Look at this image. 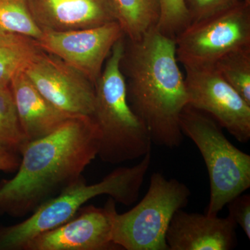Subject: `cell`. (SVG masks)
Wrapping results in <instances>:
<instances>
[{
	"label": "cell",
	"mask_w": 250,
	"mask_h": 250,
	"mask_svg": "<svg viewBox=\"0 0 250 250\" xmlns=\"http://www.w3.org/2000/svg\"><path fill=\"white\" fill-rule=\"evenodd\" d=\"M101 133L93 117H74L28 143L18 172L0 182V215L23 217L82 177L98 156Z\"/></svg>",
	"instance_id": "1"
},
{
	"label": "cell",
	"mask_w": 250,
	"mask_h": 250,
	"mask_svg": "<svg viewBox=\"0 0 250 250\" xmlns=\"http://www.w3.org/2000/svg\"><path fill=\"white\" fill-rule=\"evenodd\" d=\"M128 41L121 62L128 103L152 144L178 147L184 139L179 119L188 98L175 41L156 27L139 40Z\"/></svg>",
	"instance_id": "2"
},
{
	"label": "cell",
	"mask_w": 250,
	"mask_h": 250,
	"mask_svg": "<svg viewBox=\"0 0 250 250\" xmlns=\"http://www.w3.org/2000/svg\"><path fill=\"white\" fill-rule=\"evenodd\" d=\"M151 161L150 152L136 165L118 167L91 185L81 177L39 206L27 220L0 227V250H24L35 237L71 220L85 203L99 195H108L122 205H132L139 198Z\"/></svg>",
	"instance_id": "3"
},
{
	"label": "cell",
	"mask_w": 250,
	"mask_h": 250,
	"mask_svg": "<svg viewBox=\"0 0 250 250\" xmlns=\"http://www.w3.org/2000/svg\"><path fill=\"white\" fill-rule=\"evenodd\" d=\"M125 45L123 38L115 44L95 85L93 118L101 133L98 156L110 164L136 160L152 150L149 132L128 103L121 68Z\"/></svg>",
	"instance_id": "4"
},
{
	"label": "cell",
	"mask_w": 250,
	"mask_h": 250,
	"mask_svg": "<svg viewBox=\"0 0 250 250\" xmlns=\"http://www.w3.org/2000/svg\"><path fill=\"white\" fill-rule=\"evenodd\" d=\"M179 125L205 161L210 184L206 213L216 215L234 197L250 187V156L229 141L223 128L205 112L186 106Z\"/></svg>",
	"instance_id": "5"
},
{
	"label": "cell",
	"mask_w": 250,
	"mask_h": 250,
	"mask_svg": "<svg viewBox=\"0 0 250 250\" xmlns=\"http://www.w3.org/2000/svg\"><path fill=\"white\" fill-rule=\"evenodd\" d=\"M190 195L185 184L154 172L143 200L129 211L117 213L113 243L126 250H169V225L174 213L187 207Z\"/></svg>",
	"instance_id": "6"
},
{
	"label": "cell",
	"mask_w": 250,
	"mask_h": 250,
	"mask_svg": "<svg viewBox=\"0 0 250 250\" xmlns=\"http://www.w3.org/2000/svg\"><path fill=\"white\" fill-rule=\"evenodd\" d=\"M174 41L177 61L184 67L215 65L226 54L250 46V4L241 1L190 23Z\"/></svg>",
	"instance_id": "7"
},
{
	"label": "cell",
	"mask_w": 250,
	"mask_h": 250,
	"mask_svg": "<svg viewBox=\"0 0 250 250\" xmlns=\"http://www.w3.org/2000/svg\"><path fill=\"white\" fill-rule=\"evenodd\" d=\"M184 68L188 106L209 115L238 142H249L250 104L215 65Z\"/></svg>",
	"instance_id": "8"
},
{
	"label": "cell",
	"mask_w": 250,
	"mask_h": 250,
	"mask_svg": "<svg viewBox=\"0 0 250 250\" xmlns=\"http://www.w3.org/2000/svg\"><path fill=\"white\" fill-rule=\"evenodd\" d=\"M116 21L70 31H42L38 45L84 75L94 85L115 44L124 37Z\"/></svg>",
	"instance_id": "9"
},
{
	"label": "cell",
	"mask_w": 250,
	"mask_h": 250,
	"mask_svg": "<svg viewBox=\"0 0 250 250\" xmlns=\"http://www.w3.org/2000/svg\"><path fill=\"white\" fill-rule=\"evenodd\" d=\"M42 96L67 116L93 117L95 85L62 59L44 51L24 70Z\"/></svg>",
	"instance_id": "10"
},
{
	"label": "cell",
	"mask_w": 250,
	"mask_h": 250,
	"mask_svg": "<svg viewBox=\"0 0 250 250\" xmlns=\"http://www.w3.org/2000/svg\"><path fill=\"white\" fill-rule=\"evenodd\" d=\"M109 197L103 208L82 207L71 220L39 234L24 250H105L118 247L113 243V225L118 212Z\"/></svg>",
	"instance_id": "11"
},
{
	"label": "cell",
	"mask_w": 250,
	"mask_h": 250,
	"mask_svg": "<svg viewBox=\"0 0 250 250\" xmlns=\"http://www.w3.org/2000/svg\"><path fill=\"white\" fill-rule=\"evenodd\" d=\"M236 224L229 217L177 210L166 233L169 250H230L237 246Z\"/></svg>",
	"instance_id": "12"
},
{
	"label": "cell",
	"mask_w": 250,
	"mask_h": 250,
	"mask_svg": "<svg viewBox=\"0 0 250 250\" xmlns=\"http://www.w3.org/2000/svg\"><path fill=\"white\" fill-rule=\"evenodd\" d=\"M42 31H70L116 21L111 0H29Z\"/></svg>",
	"instance_id": "13"
},
{
	"label": "cell",
	"mask_w": 250,
	"mask_h": 250,
	"mask_svg": "<svg viewBox=\"0 0 250 250\" xmlns=\"http://www.w3.org/2000/svg\"><path fill=\"white\" fill-rule=\"evenodd\" d=\"M10 88L21 127L29 143L51 134L72 118L46 100L24 70L15 75Z\"/></svg>",
	"instance_id": "14"
},
{
	"label": "cell",
	"mask_w": 250,
	"mask_h": 250,
	"mask_svg": "<svg viewBox=\"0 0 250 250\" xmlns=\"http://www.w3.org/2000/svg\"><path fill=\"white\" fill-rule=\"evenodd\" d=\"M116 22L130 41L141 39L157 27L161 15L159 0H111Z\"/></svg>",
	"instance_id": "15"
},
{
	"label": "cell",
	"mask_w": 250,
	"mask_h": 250,
	"mask_svg": "<svg viewBox=\"0 0 250 250\" xmlns=\"http://www.w3.org/2000/svg\"><path fill=\"white\" fill-rule=\"evenodd\" d=\"M41 50L35 39L0 32V88L9 86L15 75L24 70Z\"/></svg>",
	"instance_id": "16"
},
{
	"label": "cell",
	"mask_w": 250,
	"mask_h": 250,
	"mask_svg": "<svg viewBox=\"0 0 250 250\" xmlns=\"http://www.w3.org/2000/svg\"><path fill=\"white\" fill-rule=\"evenodd\" d=\"M0 32L39 40L42 30L31 14L29 0H0Z\"/></svg>",
	"instance_id": "17"
},
{
	"label": "cell",
	"mask_w": 250,
	"mask_h": 250,
	"mask_svg": "<svg viewBox=\"0 0 250 250\" xmlns=\"http://www.w3.org/2000/svg\"><path fill=\"white\" fill-rule=\"evenodd\" d=\"M28 143L20 123L10 85L0 88V149L21 154Z\"/></svg>",
	"instance_id": "18"
},
{
	"label": "cell",
	"mask_w": 250,
	"mask_h": 250,
	"mask_svg": "<svg viewBox=\"0 0 250 250\" xmlns=\"http://www.w3.org/2000/svg\"><path fill=\"white\" fill-rule=\"evenodd\" d=\"M215 67L224 80L250 104V46L226 54Z\"/></svg>",
	"instance_id": "19"
},
{
	"label": "cell",
	"mask_w": 250,
	"mask_h": 250,
	"mask_svg": "<svg viewBox=\"0 0 250 250\" xmlns=\"http://www.w3.org/2000/svg\"><path fill=\"white\" fill-rule=\"evenodd\" d=\"M161 15L157 27L165 35L174 39L190 24L185 0H159Z\"/></svg>",
	"instance_id": "20"
},
{
	"label": "cell",
	"mask_w": 250,
	"mask_h": 250,
	"mask_svg": "<svg viewBox=\"0 0 250 250\" xmlns=\"http://www.w3.org/2000/svg\"><path fill=\"white\" fill-rule=\"evenodd\" d=\"M243 0H185L190 24L232 7Z\"/></svg>",
	"instance_id": "21"
},
{
	"label": "cell",
	"mask_w": 250,
	"mask_h": 250,
	"mask_svg": "<svg viewBox=\"0 0 250 250\" xmlns=\"http://www.w3.org/2000/svg\"><path fill=\"white\" fill-rule=\"evenodd\" d=\"M229 215L250 238V195L241 194L228 204Z\"/></svg>",
	"instance_id": "22"
},
{
	"label": "cell",
	"mask_w": 250,
	"mask_h": 250,
	"mask_svg": "<svg viewBox=\"0 0 250 250\" xmlns=\"http://www.w3.org/2000/svg\"><path fill=\"white\" fill-rule=\"evenodd\" d=\"M21 161V154L0 149V171L14 172L18 170Z\"/></svg>",
	"instance_id": "23"
},
{
	"label": "cell",
	"mask_w": 250,
	"mask_h": 250,
	"mask_svg": "<svg viewBox=\"0 0 250 250\" xmlns=\"http://www.w3.org/2000/svg\"><path fill=\"white\" fill-rule=\"evenodd\" d=\"M243 1L248 3V4H250V0H243Z\"/></svg>",
	"instance_id": "24"
}]
</instances>
